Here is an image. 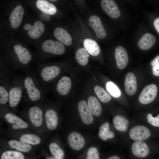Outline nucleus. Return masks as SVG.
Segmentation results:
<instances>
[{
	"instance_id": "nucleus-1",
	"label": "nucleus",
	"mask_w": 159,
	"mask_h": 159,
	"mask_svg": "<svg viewBox=\"0 0 159 159\" xmlns=\"http://www.w3.org/2000/svg\"><path fill=\"white\" fill-rule=\"evenodd\" d=\"M24 83L26 95L25 101L34 105L45 103L47 89L46 86L40 82L39 78L33 73L26 72Z\"/></svg>"
},
{
	"instance_id": "nucleus-2",
	"label": "nucleus",
	"mask_w": 159,
	"mask_h": 159,
	"mask_svg": "<svg viewBox=\"0 0 159 159\" xmlns=\"http://www.w3.org/2000/svg\"><path fill=\"white\" fill-rule=\"evenodd\" d=\"M44 103L26 107L19 112V116L26 121L32 130L38 134L46 133L44 120Z\"/></svg>"
},
{
	"instance_id": "nucleus-3",
	"label": "nucleus",
	"mask_w": 159,
	"mask_h": 159,
	"mask_svg": "<svg viewBox=\"0 0 159 159\" xmlns=\"http://www.w3.org/2000/svg\"><path fill=\"white\" fill-rule=\"evenodd\" d=\"M3 134L11 139L16 140L37 147L41 145L46 139L45 136L43 134H39L31 130L14 131L7 129L3 131Z\"/></svg>"
},
{
	"instance_id": "nucleus-4",
	"label": "nucleus",
	"mask_w": 159,
	"mask_h": 159,
	"mask_svg": "<svg viewBox=\"0 0 159 159\" xmlns=\"http://www.w3.org/2000/svg\"><path fill=\"white\" fill-rule=\"evenodd\" d=\"M9 89V108L15 113L17 112L18 105L25 90L24 77L16 76L12 78Z\"/></svg>"
},
{
	"instance_id": "nucleus-5",
	"label": "nucleus",
	"mask_w": 159,
	"mask_h": 159,
	"mask_svg": "<svg viewBox=\"0 0 159 159\" xmlns=\"http://www.w3.org/2000/svg\"><path fill=\"white\" fill-rule=\"evenodd\" d=\"M0 115L1 118L8 125V129L9 130H32L26 121L8 108L0 107Z\"/></svg>"
},
{
	"instance_id": "nucleus-6",
	"label": "nucleus",
	"mask_w": 159,
	"mask_h": 159,
	"mask_svg": "<svg viewBox=\"0 0 159 159\" xmlns=\"http://www.w3.org/2000/svg\"><path fill=\"white\" fill-rule=\"evenodd\" d=\"M1 148L14 150L23 153L32 152L37 146H34L14 139L7 140L1 138Z\"/></svg>"
},
{
	"instance_id": "nucleus-7",
	"label": "nucleus",
	"mask_w": 159,
	"mask_h": 159,
	"mask_svg": "<svg viewBox=\"0 0 159 159\" xmlns=\"http://www.w3.org/2000/svg\"><path fill=\"white\" fill-rule=\"evenodd\" d=\"M59 117L57 112L52 105L44 103V120L46 133L55 130L59 123Z\"/></svg>"
},
{
	"instance_id": "nucleus-8",
	"label": "nucleus",
	"mask_w": 159,
	"mask_h": 159,
	"mask_svg": "<svg viewBox=\"0 0 159 159\" xmlns=\"http://www.w3.org/2000/svg\"><path fill=\"white\" fill-rule=\"evenodd\" d=\"M158 92L157 86L151 84L144 87L140 94L139 100L142 104L146 105L152 102L155 99Z\"/></svg>"
},
{
	"instance_id": "nucleus-9",
	"label": "nucleus",
	"mask_w": 159,
	"mask_h": 159,
	"mask_svg": "<svg viewBox=\"0 0 159 159\" xmlns=\"http://www.w3.org/2000/svg\"><path fill=\"white\" fill-rule=\"evenodd\" d=\"M42 48L46 52L58 55L63 54L65 51V47L62 43L50 39L47 40L44 42Z\"/></svg>"
},
{
	"instance_id": "nucleus-10",
	"label": "nucleus",
	"mask_w": 159,
	"mask_h": 159,
	"mask_svg": "<svg viewBox=\"0 0 159 159\" xmlns=\"http://www.w3.org/2000/svg\"><path fill=\"white\" fill-rule=\"evenodd\" d=\"M150 135V132L149 129L142 125H137L133 127L129 132L131 138L136 141L145 140L148 138Z\"/></svg>"
},
{
	"instance_id": "nucleus-11",
	"label": "nucleus",
	"mask_w": 159,
	"mask_h": 159,
	"mask_svg": "<svg viewBox=\"0 0 159 159\" xmlns=\"http://www.w3.org/2000/svg\"><path fill=\"white\" fill-rule=\"evenodd\" d=\"M15 54L20 64L27 65L32 59V55L26 48L19 44H16L14 48Z\"/></svg>"
},
{
	"instance_id": "nucleus-12",
	"label": "nucleus",
	"mask_w": 159,
	"mask_h": 159,
	"mask_svg": "<svg viewBox=\"0 0 159 159\" xmlns=\"http://www.w3.org/2000/svg\"><path fill=\"white\" fill-rule=\"evenodd\" d=\"M24 29L25 30H28L27 33L31 38L36 39L39 37L43 34L45 26L41 21L38 20L35 22L33 26L29 24H25Z\"/></svg>"
},
{
	"instance_id": "nucleus-13",
	"label": "nucleus",
	"mask_w": 159,
	"mask_h": 159,
	"mask_svg": "<svg viewBox=\"0 0 159 159\" xmlns=\"http://www.w3.org/2000/svg\"><path fill=\"white\" fill-rule=\"evenodd\" d=\"M101 6L104 11L110 17L115 19L120 16V10L114 0H102Z\"/></svg>"
},
{
	"instance_id": "nucleus-14",
	"label": "nucleus",
	"mask_w": 159,
	"mask_h": 159,
	"mask_svg": "<svg viewBox=\"0 0 159 159\" xmlns=\"http://www.w3.org/2000/svg\"><path fill=\"white\" fill-rule=\"evenodd\" d=\"M67 140L69 145L74 150H80L85 144V140L83 136L77 132H71L68 135Z\"/></svg>"
},
{
	"instance_id": "nucleus-15",
	"label": "nucleus",
	"mask_w": 159,
	"mask_h": 159,
	"mask_svg": "<svg viewBox=\"0 0 159 159\" xmlns=\"http://www.w3.org/2000/svg\"><path fill=\"white\" fill-rule=\"evenodd\" d=\"M115 57L117 67L120 69H124L128 62V57L125 49L121 46H118L115 50Z\"/></svg>"
},
{
	"instance_id": "nucleus-16",
	"label": "nucleus",
	"mask_w": 159,
	"mask_h": 159,
	"mask_svg": "<svg viewBox=\"0 0 159 159\" xmlns=\"http://www.w3.org/2000/svg\"><path fill=\"white\" fill-rule=\"evenodd\" d=\"M89 21L90 25L97 37L101 39L104 38L106 36V33L100 18L96 16L92 15L90 17Z\"/></svg>"
},
{
	"instance_id": "nucleus-17",
	"label": "nucleus",
	"mask_w": 159,
	"mask_h": 159,
	"mask_svg": "<svg viewBox=\"0 0 159 159\" xmlns=\"http://www.w3.org/2000/svg\"><path fill=\"white\" fill-rule=\"evenodd\" d=\"M78 110L81 118L83 122L86 125H90L93 121V118L86 101H80L78 104Z\"/></svg>"
},
{
	"instance_id": "nucleus-18",
	"label": "nucleus",
	"mask_w": 159,
	"mask_h": 159,
	"mask_svg": "<svg viewBox=\"0 0 159 159\" xmlns=\"http://www.w3.org/2000/svg\"><path fill=\"white\" fill-rule=\"evenodd\" d=\"M24 13V10L21 5L17 6L13 10L10 16L11 25L12 28L16 29L21 24Z\"/></svg>"
},
{
	"instance_id": "nucleus-19",
	"label": "nucleus",
	"mask_w": 159,
	"mask_h": 159,
	"mask_svg": "<svg viewBox=\"0 0 159 159\" xmlns=\"http://www.w3.org/2000/svg\"><path fill=\"white\" fill-rule=\"evenodd\" d=\"M125 90L128 95H134L137 90V80L135 75L131 72L126 75L124 82Z\"/></svg>"
},
{
	"instance_id": "nucleus-20",
	"label": "nucleus",
	"mask_w": 159,
	"mask_h": 159,
	"mask_svg": "<svg viewBox=\"0 0 159 159\" xmlns=\"http://www.w3.org/2000/svg\"><path fill=\"white\" fill-rule=\"evenodd\" d=\"M132 151L133 154L139 158H144L149 154L150 150L147 144L142 141H136L132 144Z\"/></svg>"
},
{
	"instance_id": "nucleus-21",
	"label": "nucleus",
	"mask_w": 159,
	"mask_h": 159,
	"mask_svg": "<svg viewBox=\"0 0 159 159\" xmlns=\"http://www.w3.org/2000/svg\"><path fill=\"white\" fill-rule=\"evenodd\" d=\"M71 85L70 79L67 76H63L58 80L56 87V90L61 95L65 96L69 92Z\"/></svg>"
},
{
	"instance_id": "nucleus-22",
	"label": "nucleus",
	"mask_w": 159,
	"mask_h": 159,
	"mask_svg": "<svg viewBox=\"0 0 159 159\" xmlns=\"http://www.w3.org/2000/svg\"><path fill=\"white\" fill-rule=\"evenodd\" d=\"M156 41L155 37L153 34L147 33L144 34L138 42V45L143 50H147L151 48Z\"/></svg>"
},
{
	"instance_id": "nucleus-23",
	"label": "nucleus",
	"mask_w": 159,
	"mask_h": 159,
	"mask_svg": "<svg viewBox=\"0 0 159 159\" xmlns=\"http://www.w3.org/2000/svg\"><path fill=\"white\" fill-rule=\"evenodd\" d=\"M54 33L56 38L62 44L67 46L70 45L72 44V37L65 30L58 27L55 29Z\"/></svg>"
},
{
	"instance_id": "nucleus-24",
	"label": "nucleus",
	"mask_w": 159,
	"mask_h": 159,
	"mask_svg": "<svg viewBox=\"0 0 159 159\" xmlns=\"http://www.w3.org/2000/svg\"><path fill=\"white\" fill-rule=\"evenodd\" d=\"M37 7L43 12L49 15H54L57 12L55 6L45 0H38L36 3Z\"/></svg>"
},
{
	"instance_id": "nucleus-25",
	"label": "nucleus",
	"mask_w": 159,
	"mask_h": 159,
	"mask_svg": "<svg viewBox=\"0 0 159 159\" xmlns=\"http://www.w3.org/2000/svg\"><path fill=\"white\" fill-rule=\"evenodd\" d=\"M87 106L92 114L99 116L102 111L101 105L95 96L89 97L87 101Z\"/></svg>"
},
{
	"instance_id": "nucleus-26",
	"label": "nucleus",
	"mask_w": 159,
	"mask_h": 159,
	"mask_svg": "<svg viewBox=\"0 0 159 159\" xmlns=\"http://www.w3.org/2000/svg\"><path fill=\"white\" fill-rule=\"evenodd\" d=\"M56 141L51 140L48 143V148L53 157L57 159H64V152L59 143Z\"/></svg>"
},
{
	"instance_id": "nucleus-27",
	"label": "nucleus",
	"mask_w": 159,
	"mask_h": 159,
	"mask_svg": "<svg viewBox=\"0 0 159 159\" xmlns=\"http://www.w3.org/2000/svg\"><path fill=\"white\" fill-rule=\"evenodd\" d=\"M85 47L89 53L91 55L96 56L100 52V47L97 42L90 39H86L84 41Z\"/></svg>"
},
{
	"instance_id": "nucleus-28",
	"label": "nucleus",
	"mask_w": 159,
	"mask_h": 159,
	"mask_svg": "<svg viewBox=\"0 0 159 159\" xmlns=\"http://www.w3.org/2000/svg\"><path fill=\"white\" fill-rule=\"evenodd\" d=\"M113 122L115 129L117 130L123 132L126 131L128 128L129 122L124 117L116 115L113 118Z\"/></svg>"
},
{
	"instance_id": "nucleus-29",
	"label": "nucleus",
	"mask_w": 159,
	"mask_h": 159,
	"mask_svg": "<svg viewBox=\"0 0 159 159\" xmlns=\"http://www.w3.org/2000/svg\"><path fill=\"white\" fill-rule=\"evenodd\" d=\"M100 138L102 140L105 141L108 138H113L114 136V133L110 130V125L108 122H106L100 127L98 133Z\"/></svg>"
},
{
	"instance_id": "nucleus-30",
	"label": "nucleus",
	"mask_w": 159,
	"mask_h": 159,
	"mask_svg": "<svg viewBox=\"0 0 159 159\" xmlns=\"http://www.w3.org/2000/svg\"><path fill=\"white\" fill-rule=\"evenodd\" d=\"M89 54L84 48L78 49L76 52L75 58L77 62L80 65L85 66L89 61Z\"/></svg>"
},
{
	"instance_id": "nucleus-31",
	"label": "nucleus",
	"mask_w": 159,
	"mask_h": 159,
	"mask_svg": "<svg viewBox=\"0 0 159 159\" xmlns=\"http://www.w3.org/2000/svg\"><path fill=\"white\" fill-rule=\"evenodd\" d=\"M95 92L100 101L103 103H107L111 99L109 94L103 88L96 86L94 87Z\"/></svg>"
},
{
	"instance_id": "nucleus-32",
	"label": "nucleus",
	"mask_w": 159,
	"mask_h": 159,
	"mask_svg": "<svg viewBox=\"0 0 159 159\" xmlns=\"http://www.w3.org/2000/svg\"><path fill=\"white\" fill-rule=\"evenodd\" d=\"M9 90L5 87L0 85V107L9 108Z\"/></svg>"
},
{
	"instance_id": "nucleus-33",
	"label": "nucleus",
	"mask_w": 159,
	"mask_h": 159,
	"mask_svg": "<svg viewBox=\"0 0 159 159\" xmlns=\"http://www.w3.org/2000/svg\"><path fill=\"white\" fill-rule=\"evenodd\" d=\"M106 88L108 93L114 97H119L121 95V92L120 89L112 82H107L106 84Z\"/></svg>"
},
{
	"instance_id": "nucleus-34",
	"label": "nucleus",
	"mask_w": 159,
	"mask_h": 159,
	"mask_svg": "<svg viewBox=\"0 0 159 159\" xmlns=\"http://www.w3.org/2000/svg\"><path fill=\"white\" fill-rule=\"evenodd\" d=\"M0 83L9 90L12 74L8 71L1 69L0 72Z\"/></svg>"
},
{
	"instance_id": "nucleus-35",
	"label": "nucleus",
	"mask_w": 159,
	"mask_h": 159,
	"mask_svg": "<svg viewBox=\"0 0 159 159\" xmlns=\"http://www.w3.org/2000/svg\"><path fill=\"white\" fill-rule=\"evenodd\" d=\"M99 152L96 148L91 147L87 150L86 159H99Z\"/></svg>"
},
{
	"instance_id": "nucleus-36",
	"label": "nucleus",
	"mask_w": 159,
	"mask_h": 159,
	"mask_svg": "<svg viewBox=\"0 0 159 159\" xmlns=\"http://www.w3.org/2000/svg\"><path fill=\"white\" fill-rule=\"evenodd\" d=\"M150 64L153 66V74L155 76H159V55L157 56L151 61Z\"/></svg>"
},
{
	"instance_id": "nucleus-37",
	"label": "nucleus",
	"mask_w": 159,
	"mask_h": 159,
	"mask_svg": "<svg viewBox=\"0 0 159 159\" xmlns=\"http://www.w3.org/2000/svg\"><path fill=\"white\" fill-rule=\"evenodd\" d=\"M148 122L152 125L159 127V115L156 117H153L152 115L149 113L147 115Z\"/></svg>"
},
{
	"instance_id": "nucleus-38",
	"label": "nucleus",
	"mask_w": 159,
	"mask_h": 159,
	"mask_svg": "<svg viewBox=\"0 0 159 159\" xmlns=\"http://www.w3.org/2000/svg\"><path fill=\"white\" fill-rule=\"evenodd\" d=\"M153 24L155 28L159 33V17L155 19L154 21Z\"/></svg>"
},
{
	"instance_id": "nucleus-39",
	"label": "nucleus",
	"mask_w": 159,
	"mask_h": 159,
	"mask_svg": "<svg viewBox=\"0 0 159 159\" xmlns=\"http://www.w3.org/2000/svg\"><path fill=\"white\" fill-rule=\"evenodd\" d=\"M107 159H120L119 156L117 155H114L111 156Z\"/></svg>"
},
{
	"instance_id": "nucleus-40",
	"label": "nucleus",
	"mask_w": 159,
	"mask_h": 159,
	"mask_svg": "<svg viewBox=\"0 0 159 159\" xmlns=\"http://www.w3.org/2000/svg\"><path fill=\"white\" fill-rule=\"evenodd\" d=\"M45 158L46 159H57L53 156H49L46 155Z\"/></svg>"
},
{
	"instance_id": "nucleus-41",
	"label": "nucleus",
	"mask_w": 159,
	"mask_h": 159,
	"mask_svg": "<svg viewBox=\"0 0 159 159\" xmlns=\"http://www.w3.org/2000/svg\"><path fill=\"white\" fill-rule=\"evenodd\" d=\"M49 1H53V2H55V1H57V0H49Z\"/></svg>"
}]
</instances>
